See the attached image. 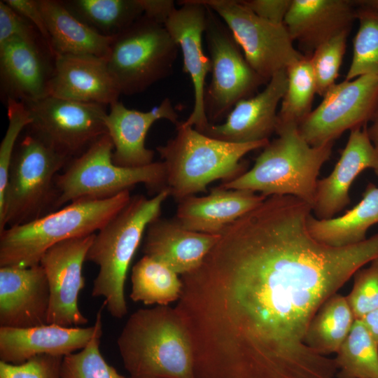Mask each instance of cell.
<instances>
[{"label":"cell","mask_w":378,"mask_h":378,"mask_svg":"<svg viewBox=\"0 0 378 378\" xmlns=\"http://www.w3.org/2000/svg\"><path fill=\"white\" fill-rule=\"evenodd\" d=\"M311 206L272 195L227 226L176 306L190 333L195 378H337L335 358L305 343L321 306L378 258V233L332 247L316 241Z\"/></svg>","instance_id":"cell-1"},{"label":"cell","mask_w":378,"mask_h":378,"mask_svg":"<svg viewBox=\"0 0 378 378\" xmlns=\"http://www.w3.org/2000/svg\"><path fill=\"white\" fill-rule=\"evenodd\" d=\"M117 344L130 378H195L191 337L175 307L134 312Z\"/></svg>","instance_id":"cell-2"},{"label":"cell","mask_w":378,"mask_h":378,"mask_svg":"<svg viewBox=\"0 0 378 378\" xmlns=\"http://www.w3.org/2000/svg\"><path fill=\"white\" fill-rule=\"evenodd\" d=\"M170 196L166 188L152 198L142 195L130 202L95 233L86 261L99 270L93 281L92 296L104 298L105 307L114 318L128 312L125 284L133 257L149 224L160 217L163 202Z\"/></svg>","instance_id":"cell-3"},{"label":"cell","mask_w":378,"mask_h":378,"mask_svg":"<svg viewBox=\"0 0 378 378\" xmlns=\"http://www.w3.org/2000/svg\"><path fill=\"white\" fill-rule=\"evenodd\" d=\"M275 133L278 137L263 148L250 170L219 186L266 197L291 195L312 208L319 171L330 158L333 143L312 146L295 124H277Z\"/></svg>","instance_id":"cell-4"},{"label":"cell","mask_w":378,"mask_h":378,"mask_svg":"<svg viewBox=\"0 0 378 378\" xmlns=\"http://www.w3.org/2000/svg\"><path fill=\"white\" fill-rule=\"evenodd\" d=\"M130 190L99 200L74 202L26 223L0 232V267L39 265L54 245L95 234L130 201Z\"/></svg>","instance_id":"cell-5"},{"label":"cell","mask_w":378,"mask_h":378,"mask_svg":"<svg viewBox=\"0 0 378 378\" xmlns=\"http://www.w3.org/2000/svg\"><path fill=\"white\" fill-rule=\"evenodd\" d=\"M269 142H227L179 122L176 135L156 149L165 166L170 195L178 202L205 192L214 181L225 183L239 176L246 172L242 158L251 151L263 148Z\"/></svg>","instance_id":"cell-6"},{"label":"cell","mask_w":378,"mask_h":378,"mask_svg":"<svg viewBox=\"0 0 378 378\" xmlns=\"http://www.w3.org/2000/svg\"><path fill=\"white\" fill-rule=\"evenodd\" d=\"M70 158L29 133L15 148L4 202L0 232L55 211V178Z\"/></svg>","instance_id":"cell-7"},{"label":"cell","mask_w":378,"mask_h":378,"mask_svg":"<svg viewBox=\"0 0 378 378\" xmlns=\"http://www.w3.org/2000/svg\"><path fill=\"white\" fill-rule=\"evenodd\" d=\"M113 142L106 134L69 162L65 171L55 178L58 192L55 211L74 202L107 199L139 183L157 193L167 188L162 161L124 167L113 163Z\"/></svg>","instance_id":"cell-8"},{"label":"cell","mask_w":378,"mask_h":378,"mask_svg":"<svg viewBox=\"0 0 378 378\" xmlns=\"http://www.w3.org/2000/svg\"><path fill=\"white\" fill-rule=\"evenodd\" d=\"M178 49L164 25L145 15L114 37L106 64L120 94L142 92L169 76Z\"/></svg>","instance_id":"cell-9"},{"label":"cell","mask_w":378,"mask_h":378,"mask_svg":"<svg viewBox=\"0 0 378 378\" xmlns=\"http://www.w3.org/2000/svg\"><path fill=\"white\" fill-rule=\"evenodd\" d=\"M204 36L211 64V80L204 94V109L211 124L227 115L235 104L268 82L248 64L231 31L207 6Z\"/></svg>","instance_id":"cell-10"},{"label":"cell","mask_w":378,"mask_h":378,"mask_svg":"<svg viewBox=\"0 0 378 378\" xmlns=\"http://www.w3.org/2000/svg\"><path fill=\"white\" fill-rule=\"evenodd\" d=\"M23 103L31 118L30 133L70 159L108 134L105 105L50 95Z\"/></svg>","instance_id":"cell-11"},{"label":"cell","mask_w":378,"mask_h":378,"mask_svg":"<svg viewBox=\"0 0 378 378\" xmlns=\"http://www.w3.org/2000/svg\"><path fill=\"white\" fill-rule=\"evenodd\" d=\"M201 1L225 22L248 64L265 80L304 57L284 24L259 18L241 1Z\"/></svg>","instance_id":"cell-12"},{"label":"cell","mask_w":378,"mask_h":378,"mask_svg":"<svg viewBox=\"0 0 378 378\" xmlns=\"http://www.w3.org/2000/svg\"><path fill=\"white\" fill-rule=\"evenodd\" d=\"M321 104L299 125L312 146L333 143L347 130L370 120L378 106V75H363L334 85Z\"/></svg>","instance_id":"cell-13"},{"label":"cell","mask_w":378,"mask_h":378,"mask_svg":"<svg viewBox=\"0 0 378 378\" xmlns=\"http://www.w3.org/2000/svg\"><path fill=\"white\" fill-rule=\"evenodd\" d=\"M94 235L61 241L43 255L39 264L46 274L50 295L48 324L73 328L88 322L78 299L85 286L83 263Z\"/></svg>","instance_id":"cell-14"},{"label":"cell","mask_w":378,"mask_h":378,"mask_svg":"<svg viewBox=\"0 0 378 378\" xmlns=\"http://www.w3.org/2000/svg\"><path fill=\"white\" fill-rule=\"evenodd\" d=\"M164 25L183 55V70L192 80L194 92L192 111L183 124L200 132L210 123L204 109L205 81L211 71V61L203 49L207 7L201 0L181 1Z\"/></svg>","instance_id":"cell-15"},{"label":"cell","mask_w":378,"mask_h":378,"mask_svg":"<svg viewBox=\"0 0 378 378\" xmlns=\"http://www.w3.org/2000/svg\"><path fill=\"white\" fill-rule=\"evenodd\" d=\"M54 58L44 41L13 37L0 44L1 88L7 99L20 102L48 95Z\"/></svg>","instance_id":"cell-16"},{"label":"cell","mask_w":378,"mask_h":378,"mask_svg":"<svg viewBox=\"0 0 378 378\" xmlns=\"http://www.w3.org/2000/svg\"><path fill=\"white\" fill-rule=\"evenodd\" d=\"M287 87L286 70L275 74L256 95L238 102L222 124H211L204 134L230 143H251L269 140L276 131V108Z\"/></svg>","instance_id":"cell-17"},{"label":"cell","mask_w":378,"mask_h":378,"mask_svg":"<svg viewBox=\"0 0 378 378\" xmlns=\"http://www.w3.org/2000/svg\"><path fill=\"white\" fill-rule=\"evenodd\" d=\"M50 288L43 267H0V327L48 324Z\"/></svg>","instance_id":"cell-18"},{"label":"cell","mask_w":378,"mask_h":378,"mask_svg":"<svg viewBox=\"0 0 378 378\" xmlns=\"http://www.w3.org/2000/svg\"><path fill=\"white\" fill-rule=\"evenodd\" d=\"M102 332L101 309L88 328L46 324L27 328L0 327V361L21 364L38 355L65 356L83 349Z\"/></svg>","instance_id":"cell-19"},{"label":"cell","mask_w":378,"mask_h":378,"mask_svg":"<svg viewBox=\"0 0 378 378\" xmlns=\"http://www.w3.org/2000/svg\"><path fill=\"white\" fill-rule=\"evenodd\" d=\"M48 95L85 103L111 105L120 95L106 59L88 55H54Z\"/></svg>","instance_id":"cell-20"},{"label":"cell","mask_w":378,"mask_h":378,"mask_svg":"<svg viewBox=\"0 0 378 378\" xmlns=\"http://www.w3.org/2000/svg\"><path fill=\"white\" fill-rule=\"evenodd\" d=\"M160 119H166L176 126L179 123L169 98L146 112L127 108L119 101L111 104L106 126L113 145V163L133 168L153 162L154 152L146 147L145 139L152 125Z\"/></svg>","instance_id":"cell-21"},{"label":"cell","mask_w":378,"mask_h":378,"mask_svg":"<svg viewBox=\"0 0 378 378\" xmlns=\"http://www.w3.org/2000/svg\"><path fill=\"white\" fill-rule=\"evenodd\" d=\"M378 169V151L367 132V124L350 130L348 141L332 172L317 181L312 211L326 219L350 203L349 189L363 170Z\"/></svg>","instance_id":"cell-22"},{"label":"cell","mask_w":378,"mask_h":378,"mask_svg":"<svg viewBox=\"0 0 378 378\" xmlns=\"http://www.w3.org/2000/svg\"><path fill=\"white\" fill-rule=\"evenodd\" d=\"M356 19V7L349 0H292L284 25L292 40L309 57L321 44L349 31Z\"/></svg>","instance_id":"cell-23"},{"label":"cell","mask_w":378,"mask_h":378,"mask_svg":"<svg viewBox=\"0 0 378 378\" xmlns=\"http://www.w3.org/2000/svg\"><path fill=\"white\" fill-rule=\"evenodd\" d=\"M267 197L249 190L218 186L206 195H191L178 201L174 219L187 230L220 234Z\"/></svg>","instance_id":"cell-24"},{"label":"cell","mask_w":378,"mask_h":378,"mask_svg":"<svg viewBox=\"0 0 378 378\" xmlns=\"http://www.w3.org/2000/svg\"><path fill=\"white\" fill-rule=\"evenodd\" d=\"M143 251L183 275L198 267L218 241L220 234L191 231L174 218L158 217L146 231Z\"/></svg>","instance_id":"cell-25"},{"label":"cell","mask_w":378,"mask_h":378,"mask_svg":"<svg viewBox=\"0 0 378 378\" xmlns=\"http://www.w3.org/2000/svg\"><path fill=\"white\" fill-rule=\"evenodd\" d=\"M56 54L88 55L106 59L114 37L103 36L76 18L62 1L38 0Z\"/></svg>","instance_id":"cell-26"},{"label":"cell","mask_w":378,"mask_h":378,"mask_svg":"<svg viewBox=\"0 0 378 378\" xmlns=\"http://www.w3.org/2000/svg\"><path fill=\"white\" fill-rule=\"evenodd\" d=\"M378 223V186L368 184L361 200L344 215L320 219L310 214L307 228L318 241L332 247H344L366 239V232Z\"/></svg>","instance_id":"cell-27"},{"label":"cell","mask_w":378,"mask_h":378,"mask_svg":"<svg viewBox=\"0 0 378 378\" xmlns=\"http://www.w3.org/2000/svg\"><path fill=\"white\" fill-rule=\"evenodd\" d=\"M69 11L97 33L115 37L144 15L140 0L62 1Z\"/></svg>","instance_id":"cell-28"},{"label":"cell","mask_w":378,"mask_h":378,"mask_svg":"<svg viewBox=\"0 0 378 378\" xmlns=\"http://www.w3.org/2000/svg\"><path fill=\"white\" fill-rule=\"evenodd\" d=\"M355 320L346 296L335 293L321 306L312 319L305 343L318 354L327 356L336 354Z\"/></svg>","instance_id":"cell-29"},{"label":"cell","mask_w":378,"mask_h":378,"mask_svg":"<svg viewBox=\"0 0 378 378\" xmlns=\"http://www.w3.org/2000/svg\"><path fill=\"white\" fill-rule=\"evenodd\" d=\"M163 262L144 255L132 267L130 298L146 305H169L178 300L182 281Z\"/></svg>","instance_id":"cell-30"},{"label":"cell","mask_w":378,"mask_h":378,"mask_svg":"<svg viewBox=\"0 0 378 378\" xmlns=\"http://www.w3.org/2000/svg\"><path fill=\"white\" fill-rule=\"evenodd\" d=\"M336 354L337 378H378V344L360 319Z\"/></svg>","instance_id":"cell-31"},{"label":"cell","mask_w":378,"mask_h":378,"mask_svg":"<svg viewBox=\"0 0 378 378\" xmlns=\"http://www.w3.org/2000/svg\"><path fill=\"white\" fill-rule=\"evenodd\" d=\"M287 87L281 99L277 124L299 125L312 112L316 93V81L309 59L305 56L286 69Z\"/></svg>","instance_id":"cell-32"},{"label":"cell","mask_w":378,"mask_h":378,"mask_svg":"<svg viewBox=\"0 0 378 378\" xmlns=\"http://www.w3.org/2000/svg\"><path fill=\"white\" fill-rule=\"evenodd\" d=\"M356 10L359 27L354 38L353 57L345 80L378 75V12L358 7Z\"/></svg>","instance_id":"cell-33"},{"label":"cell","mask_w":378,"mask_h":378,"mask_svg":"<svg viewBox=\"0 0 378 378\" xmlns=\"http://www.w3.org/2000/svg\"><path fill=\"white\" fill-rule=\"evenodd\" d=\"M102 332L96 335L80 351L64 356L62 378H130L118 372L99 350Z\"/></svg>","instance_id":"cell-34"},{"label":"cell","mask_w":378,"mask_h":378,"mask_svg":"<svg viewBox=\"0 0 378 378\" xmlns=\"http://www.w3.org/2000/svg\"><path fill=\"white\" fill-rule=\"evenodd\" d=\"M349 31L342 32L319 46L308 57L316 81V94L323 96L338 77Z\"/></svg>","instance_id":"cell-35"},{"label":"cell","mask_w":378,"mask_h":378,"mask_svg":"<svg viewBox=\"0 0 378 378\" xmlns=\"http://www.w3.org/2000/svg\"><path fill=\"white\" fill-rule=\"evenodd\" d=\"M7 115L8 127L0 145V204L4 202L17 140L21 132L31 122L25 104L14 99H7Z\"/></svg>","instance_id":"cell-36"},{"label":"cell","mask_w":378,"mask_h":378,"mask_svg":"<svg viewBox=\"0 0 378 378\" xmlns=\"http://www.w3.org/2000/svg\"><path fill=\"white\" fill-rule=\"evenodd\" d=\"M346 298L355 319L378 308V258L354 274L353 288Z\"/></svg>","instance_id":"cell-37"},{"label":"cell","mask_w":378,"mask_h":378,"mask_svg":"<svg viewBox=\"0 0 378 378\" xmlns=\"http://www.w3.org/2000/svg\"><path fill=\"white\" fill-rule=\"evenodd\" d=\"M64 356L38 355L21 364L0 361V378H62Z\"/></svg>","instance_id":"cell-38"},{"label":"cell","mask_w":378,"mask_h":378,"mask_svg":"<svg viewBox=\"0 0 378 378\" xmlns=\"http://www.w3.org/2000/svg\"><path fill=\"white\" fill-rule=\"evenodd\" d=\"M13 37L44 41L31 22L10 8L4 1H1L0 44Z\"/></svg>","instance_id":"cell-39"},{"label":"cell","mask_w":378,"mask_h":378,"mask_svg":"<svg viewBox=\"0 0 378 378\" xmlns=\"http://www.w3.org/2000/svg\"><path fill=\"white\" fill-rule=\"evenodd\" d=\"M259 18L276 24H284L292 0L241 1Z\"/></svg>","instance_id":"cell-40"},{"label":"cell","mask_w":378,"mask_h":378,"mask_svg":"<svg viewBox=\"0 0 378 378\" xmlns=\"http://www.w3.org/2000/svg\"><path fill=\"white\" fill-rule=\"evenodd\" d=\"M4 1L35 27L52 52L50 35L38 0H5Z\"/></svg>","instance_id":"cell-41"},{"label":"cell","mask_w":378,"mask_h":378,"mask_svg":"<svg viewBox=\"0 0 378 378\" xmlns=\"http://www.w3.org/2000/svg\"><path fill=\"white\" fill-rule=\"evenodd\" d=\"M140 2L144 15L163 24L176 9L174 1L171 0H140Z\"/></svg>","instance_id":"cell-42"},{"label":"cell","mask_w":378,"mask_h":378,"mask_svg":"<svg viewBox=\"0 0 378 378\" xmlns=\"http://www.w3.org/2000/svg\"><path fill=\"white\" fill-rule=\"evenodd\" d=\"M360 320L378 344V308L365 315Z\"/></svg>","instance_id":"cell-43"},{"label":"cell","mask_w":378,"mask_h":378,"mask_svg":"<svg viewBox=\"0 0 378 378\" xmlns=\"http://www.w3.org/2000/svg\"><path fill=\"white\" fill-rule=\"evenodd\" d=\"M370 122V126H367L368 134L372 144L378 151V106Z\"/></svg>","instance_id":"cell-44"},{"label":"cell","mask_w":378,"mask_h":378,"mask_svg":"<svg viewBox=\"0 0 378 378\" xmlns=\"http://www.w3.org/2000/svg\"><path fill=\"white\" fill-rule=\"evenodd\" d=\"M356 7L363 8L378 12V0L353 1Z\"/></svg>","instance_id":"cell-45"},{"label":"cell","mask_w":378,"mask_h":378,"mask_svg":"<svg viewBox=\"0 0 378 378\" xmlns=\"http://www.w3.org/2000/svg\"><path fill=\"white\" fill-rule=\"evenodd\" d=\"M374 172H375L376 174L378 176V169H375V170H374Z\"/></svg>","instance_id":"cell-46"}]
</instances>
